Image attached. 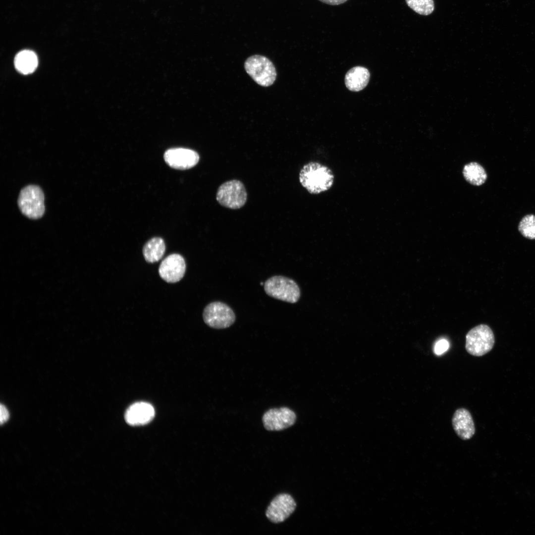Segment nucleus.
<instances>
[{
  "instance_id": "4",
  "label": "nucleus",
  "mask_w": 535,
  "mask_h": 535,
  "mask_svg": "<svg viewBox=\"0 0 535 535\" xmlns=\"http://www.w3.org/2000/svg\"><path fill=\"white\" fill-rule=\"evenodd\" d=\"M494 343V335L490 327L481 324L467 333L465 349L470 355L480 357L491 351Z\"/></svg>"
},
{
  "instance_id": "18",
  "label": "nucleus",
  "mask_w": 535,
  "mask_h": 535,
  "mask_svg": "<svg viewBox=\"0 0 535 535\" xmlns=\"http://www.w3.org/2000/svg\"><path fill=\"white\" fill-rule=\"evenodd\" d=\"M518 230L525 238L535 239V215L530 214L524 216L519 223Z\"/></svg>"
},
{
  "instance_id": "8",
  "label": "nucleus",
  "mask_w": 535,
  "mask_h": 535,
  "mask_svg": "<svg viewBox=\"0 0 535 535\" xmlns=\"http://www.w3.org/2000/svg\"><path fill=\"white\" fill-rule=\"evenodd\" d=\"M296 421L295 413L286 407L269 409L262 417L264 428L269 431L283 430L293 426Z\"/></svg>"
},
{
  "instance_id": "6",
  "label": "nucleus",
  "mask_w": 535,
  "mask_h": 535,
  "mask_svg": "<svg viewBox=\"0 0 535 535\" xmlns=\"http://www.w3.org/2000/svg\"><path fill=\"white\" fill-rule=\"evenodd\" d=\"M203 318L205 323L210 327L224 329L234 323L236 316L227 304L220 301H214L205 307Z\"/></svg>"
},
{
  "instance_id": "16",
  "label": "nucleus",
  "mask_w": 535,
  "mask_h": 535,
  "mask_svg": "<svg viewBox=\"0 0 535 535\" xmlns=\"http://www.w3.org/2000/svg\"><path fill=\"white\" fill-rule=\"evenodd\" d=\"M14 62L16 69L19 72L27 74L36 69L38 61L35 53L30 50H23L16 55Z\"/></svg>"
},
{
  "instance_id": "7",
  "label": "nucleus",
  "mask_w": 535,
  "mask_h": 535,
  "mask_svg": "<svg viewBox=\"0 0 535 535\" xmlns=\"http://www.w3.org/2000/svg\"><path fill=\"white\" fill-rule=\"evenodd\" d=\"M216 199L223 207L238 209L245 204L247 194L242 182L231 180L220 185L216 192Z\"/></svg>"
},
{
  "instance_id": "2",
  "label": "nucleus",
  "mask_w": 535,
  "mask_h": 535,
  "mask_svg": "<svg viewBox=\"0 0 535 535\" xmlns=\"http://www.w3.org/2000/svg\"><path fill=\"white\" fill-rule=\"evenodd\" d=\"M264 288L268 295L282 301L295 303L300 297V290L297 283L284 276L274 275L268 278L264 282Z\"/></svg>"
},
{
  "instance_id": "20",
  "label": "nucleus",
  "mask_w": 535,
  "mask_h": 535,
  "mask_svg": "<svg viewBox=\"0 0 535 535\" xmlns=\"http://www.w3.org/2000/svg\"><path fill=\"white\" fill-rule=\"evenodd\" d=\"M449 346V342L447 340L444 339L439 340L435 345L434 348V352L436 355H441L448 350Z\"/></svg>"
},
{
  "instance_id": "9",
  "label": "nucleus",
  "mask_w": 535,
  "mask_h": 535,
  "mask_svg": "<svg viewBox=\"0 0 535 535\" xmlns=\"http://www.w3.org/2000/svg\"><path fill=\"white\" fill-rule=\"evenodd\" d=\"M296 503L289 494L281 493L271 501L266 511L267 518L273 523L284 522L295 511Z\"/></svg>"
},
{
  "instance_id": "11",
  "label": "nucleus",
  "mask_w": 535,
  "mask_h": 535,
  "mask_svg": "<svg viewBox=\"0 0 535 535\" xmlns=\"http://www.w3.org/2000/svg\"><path fill=\"white\" fill-rule=\"evenodd\" d=\"M165 162L171 167L180 170L191 168L199 160V154L195 151L185 148H172L163 155Z\"/></svg>"
},
{
  "instance_id": "12",
  "label": "nucleus",
  "mask_w": 535,
  "mask_h": 535,
  "mask_svg": "<svg viewBox=\"0 0 535 535\" xmlns=\"http://www.w3.org/2000/svg\"><path fill=\"white\" fill-rule=\"evenodd\" d=\"M155 415L154 408L151 404L146 402H138L128 408L124 418L126 423L131 426H142L150 423Z\"/></svg>"
},
{
  "instance_id": "3",
  "label": "nucleus",
  "mask_w": 535,
  "mask_h": 535,
  "mask_svg": "<svg viewBox=\"0 0 535 535\" xmlns=\"http://www.w3.org/2000/svg\"><path fill=\"white\" fill-rule=\"evenodd\" d=\"M18 205L22 214L27 217L41 218L45 211L44 194L41 188L35 185L24 187L20 192Z\"/></svg>"
},
{
  "instance_id": "1",
  "label": "nucleus",
  "mask_w": 535,
  "mask_h": 535,
  "mask_svg": "<svg viewBox=\"0 0 535 535\" xmlns=\"http://www.w3.org/2000/svg\"><path fill=\"white\" fill-rule=\"evenodd\" d=\"M301 185L311 194H319L329 190L333 185L334 176L327 166L317 161L305 164L299 175Z\"/></svg>"
},
{
  "instance_id": "19",
  "label": "nucleus",
  "mask_w": 535,
  "mask_h": 535,
  "mask_svg": "<svg viewBox=\"0 0 535 535\" xmlns=\"http://www.w3.org/2000/svg\"><path fill=\"white\" fill-rule=\"evenodd\" d=\"M407 5L417 13L423 15H428L434 10L433 0H405Z\"/></svg>"
},
{
  "instance_id": "22",
  "label": "nucleus",
  "mask_w": 535,
  "mask_h": 535,
  "mask_svg": "<svg viewBox=\"0 0 535 535\" xmlns=\"http://www.w3.org/2000/svg\"><path fill=\"white\" fill-rule=\"evenodd\" d=\"M319 1L331 5H337L345 3L348 0H319Z\"/></svg>"
},
{
  "instance_id": "15",
  "label": "nucleus",
  "mask_w": 535,
  "mask_h": 535,
  "mask_svg": "<svg viewBox=\"0 0 535 535\" xmlns=\"http://www.w3.org/2000/svg\"><path fill=\"white\" fill-rule=\"evenodd\" d=\"M165 251V245L160 237H154L144 245L142 252L146 261L154 263L161 259Z\"/></svg>"
},
{
  "instance_id": "13",
  "label": "nucleus",
  "mask_w": 535,
  "mask_h": 535,
  "mask_svg": "<svg viewBox=\"0 0 535 535\" xmlns=\"http://www.w3.org/2000/svg\"><path fill=\"white\" fill-rule=\"evenodd\" d=\"M453 428L457 435L463 440L471 438L475 433L474 422L470 412L466 409H458L452 419Z\"/></svg>"
},
{
  "instance_id": "17",
  "label": "nucleus",
  "mask_w": 535,
  "mask_h": 535,
  "mask_svg": "<svg viewBox=\"0 0 535 535\" xmlns=\"http://www.w3.org/2000/svg\"><path fill=\"white\" fill-rule=\"evenodd\" d=\"M463 172L466 180L471 184L476 186L483 184L487 177L484 168L476 162H470L465 165Z\"/></svg>"
},
{
  "instance_id": "21",
  "label": "nucleus",
  "mask_w": 535,
  "mask_h": 535,
  "mask_svg": "<svg viewBox=\"0 0 535 535\" xmlns=\"http://www.w3.org/2000/svg\"><path fill=\"white\" fill-rule=\"evenodd\" d=\"M0 423H1V424H2L3 423L5 422L8 420V419L9 418V413H8V412L7 409L6 408V407L4 405H3L2 404L0 405Z\"/></svg>"
},
{
  "instance_id": "5",
  "label": "nucleus",
  "mask_w": 535,
  "mask_h": 535,
  "mask_svg": "<svg viewBox=\"0 0 535 535\" xmlns=\"http://www.w3.org/2000/svg\"><path fill=\"white\" fill-rule=\"evenodd\" d=\"M246 72L258 84L263 87L271 86L276 78V71L272 62L267 57L254 55L245 61Z\"/></svg>"
},
{
  "instance_id": "10",
  "label": "nucleus",
  "mask_w": 535,
  "mask_h": 535,
  "mask_svg": "<svg viewBox=\"0 0 535 535\" xmlns=\"http://www.w3.org/2000/svg\"><path fill=\"white\" fill-rule=\"evenodd\" d=\"M186 264L184 258L178 254H172L161 262L159 273L160 277L168 283H175L184 276Z\"/></svg>"
},
{
  "instance_id": "14",
  "label": "nucleus",
  "mask_w": 535,
  "mask_h": 535,
  "mask_svg": "<svg viewBox=\"0 0 535 535\" xmlns=\"http://www.w3.org/2000/svg\"><path fill=\"white\" fill-rule=\"evenodd\" d=\"M370 76V72L366 68L362 66L353 67L346 74L345 77L346 86L351 91H360L367 85Z\"/></svg>"
}]
</instances>
